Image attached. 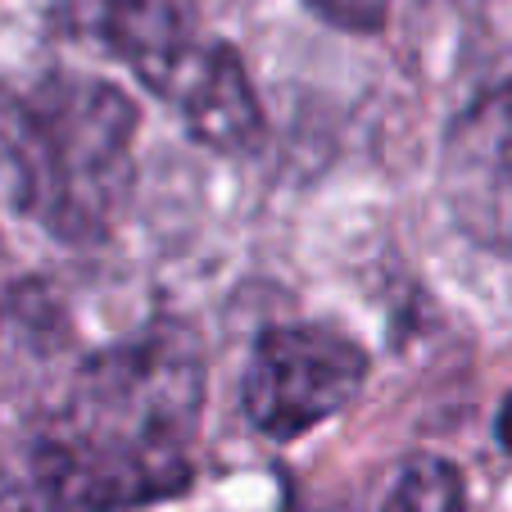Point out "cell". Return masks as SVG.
<instances>
[{"label": "cell", "instance_id": "obj_1", "mask_svg": "<svg viewBox=\"0 0 512 512\" xmlns=\"http://www.w3.org/2000/svg\"><path fill=\"white\" fill-rule=\"evenodd\" d=\"M204 417V349L182 322H150L91 354L23 449L32 490L68 512H127L191 485Z\"/></svg>", "mask_w": 512, "mask_h": 512}, {"label": "cell", "instance_id": "obj_2", "mask_svg": "<svg viewBox=\"0 0 512 512\" xmlns=\"http://www.w3.org/2000/svg\"><path fill=\"white\" fill-rule=\"evenodd\" d=\"M132 96L91 73L50 68L0 87V186L59 245H100L136 186Z\"/></svg>", "mask_w": 512, "mask_h": 512}, {"label": "cell", "instance_id": "obj_3", "mask_svg": "<svg viewBox=\"0 0 512 512\" xmlns=\"http://www.w3.org/2000/svg\"><path fill=\"white\" fill-rule=\"evenodd\" d=\"M368 381V354L327 322L268 327L245 372V417L268 440H300L318 422L349 408Z\"/></svg>", "mask_w": 512, "mask_h": 512}, {"label": "cell", "instance_id": "obj_4", "mask_svg": "<svg viewBox=\"0 0 512 512\" xmlns=\"http://www.w3.org/2000/svg\"><path fill=\"white\" fill-rule=\"evenodd\" d=\"M440 195L467 241L512 259V82L476 96L449 123Z\"/></svg>", "mask_w": 512, "mask_h": 512}, {"label": "cell", "instance_id": "obj_5", "mask_svg": "<svg viewBox=\"0 0 512 512\" xmlns=\"http://www.w3.org/2000/svg\"><path fill=\"white\" fill-rule=\"evenodd\" d=\"M145 87L182 114L186 132L223 155H250L263 141V105L241 55L227 41L195 32L145 73Z\"/></svg>", "mask_w": 512, "mask_h": 512}, {"label": "cell", "instance_id": "obj_6", "mask_svg": "<svg viewBox=\"0 0 512 512\" xmlns=\"http://www.w3.org/2000/svg\"><path fill=\"white\" fill-rule=\"evenodd\" d=\"M381 512H472V499L463 472L449 458L413 454L390 481Z\"/></svg>", "mask_w": 512, "mask_h": 512}, {"label": "cell", "instance_id": "obj_7", "mask_svg": "<svg viewBox=\"0 0 512 512\" xmlns=\"http://www.w3.org/2000/svg\"><path fill=\"white\" fill-rule=\"evenodd\" d=\"M322 23L340 32H358V37H368V32H381L390 23V5L395 0H304Z\"/></svg>", "mask_w": 512, "mask_h": 512}, {"label": "cell", "instance_id": "obj_8", "mask_svg": "<svg viewBox=\"0 0 512 512\" xmlns=\"http://www.w3.org/2000/svg\"><path fill=\"white\" fill-rule=\"evenodd\" d=\"M494 435H499V445L512 454V395L499 404V417H494Z\"/></svg>", "mask_w": 512, "mask_h": 512}]
</instances>
